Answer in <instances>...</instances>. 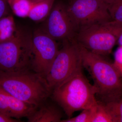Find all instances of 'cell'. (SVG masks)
<instances>
[{
    "label": "cell",
    "mask_w": 122,
    "mask_h": 122,
    "mask_svg": "<svg viewBox=\"0 0 122 122\" xmlns=\"http://www.w3.org/2000/svg\"><path fill=\"white\" fill-rule=\"evenodd\" d=\"M77 44L82 66L88 71L94 81L97 101L106 104L122 100V78L114 63Z\"/></svg>",
    "instance_id": "1"
},
{
    "label": "cell",
    "mask_w": 122,
    "mask_h": 122,
    "mask_svg": "<svg viewBox=\"0 0 122 122\" xmlns=\"http://www.w3.org/2000/svg\"><path fill=\"white\" fill-rule=\"evenodd\" d=\"M0 88L16 98L36 107L47 100L52 93L46 78L31 70L0 71Z\"/></svg>",
    "instance_id": "2"
},
{
    "label": "cell",
    "mask_w": 122,
    "mask_h": 122,
    "mask_svg": "<svg viewBox=\"0 0 122 122\" xmlns=\"http://www.w3.org/2000/svg\"><path fill=\"white\" fill-rule=\"evenodd\" d=\"M96 87L90 83L81 69L53 90L51 96L70 118L75 112L96 106Z\"/></svg>",
    "instance_id": "3"
},
{
    "label": "cell",
    "mask_w": 122,
    "mask_h": 122,
    "mask_svg": "<svg viewBox=\"0 0 122 122\" xmlns=\"http://www.w3.org/2000/svg\"><path fill=\"white\" fill-rule=\"evenodd\" d=\"M122 30V24L112 20L92 24L79 28L74 40L90 52L103 56L111 52Z\"/></svg>",
    "instance_id": "4"
},
{
    "label": "cell",
    "mask_w": 122,
    "mask_h": 122,
    "mask_svg": "<svg viewBox=\"0 0 122 122\" xmlns=\"http://www.w3.org/2000/svg\"><path fill=\"white\" fill-rule=\"evenodd\" d=\"M32 36L18 29L14 36L0 43V71L17 72L31 69Z\"/></svg>",
    "instance_id": "5"
},
{
    "label": "cell",
    "mask_w": 122,
    "mask_h": 122,
    "mask_svg": "<svg viewBox=\"0 0 122 122\" xmlns=\"http://www.w3.org/2000/svg\"><path fill=\"white\" fill-rule=\"evenodd\" d=\"M45 78L52 91L76 72L82 69L78 45L74 41L62 42Z\"/></svg>",
    "instance_id": "6"
},
{
    "label": "cell",
    "mask_w": 122,
    "mask_h": 122,
    "mask_svg": "<svg viewBox=\"0 0 122 122\" xmlns=\"http://www.w3.org/2000/svg\"><path fill=\"white\" fill-rule=\"evenodd\" d=\"M66 5L76 31L82 26L112 20L109 5L101 0H69Z\"/></svg>",
    "instance_id": "7"
},
{
    "label": "cell",
    "mask_w": 122,
    "mask_h": 122,
    "mask_svg": "<svg viewBox=\"0 0 122 122\" xmlns=\"http://www.w3.org/2000/svg\"><path fill=\"white\" fill-rule=\"evenodd\" d=\"M58 44L42 30L32 36L31 69L45 78L59 50Z\"/></svg>",
    "instance_id": "8"
},
{
    "label": "cell",
    "mask_w": 122,
    "mask_h": 122,
    "mask_svg": "<svg viewBox=\"0 0 122 122\" xmlns=\"http://www.w3.org/2000/svg\"><path fill=\"white\" fill-rule=\"evenodd\" d=\"M43 31L55 41H73L76 29L67 11L66 3L55 1Z\"/></svg>",
    "instance_id": "9"
},
{
    "label": "cell",
    "mask_w": 122,
    "mask_h": 122,
    "mask_svg": "<svg viewBox=\"0 0 122 122\" xmlns=\"http://www.w3.org/2000/svg\"><path fill=\"white\" fill-rule=\"evenodd\" d=\"M36 107L16 98L0 88V112L16 119L26 117Z\"/></svg>",
    "instance_id": "10"
},
{
    "label": "cell",
    "mask_w": 122,
    "mask_h": 122,
    "mask_svg": "<svg viewBox=\"0 0 122 122\" xmlns=\"http://www.w3.org/2000/svg\"><path fill=\"white\" fill-rule=\"evenodd\" d=\"M62 116L59 109L46 100L26 118L28 122H61Z\"/></svg>",
    "instance_id": "11"
},
{
    "label": "cell",
    "mask_w": 122,
    "mask_h": 122,
    "mask_svg": "<svg viewBox=\"0 0 122 122\" xmlns=\"http://www.w3.org/2000/svg\"><path fill=\"white\" fill-rule=\"evenodd\" d=\"M56 0H44L34 3L28 17L34 21H41L47 18Z\"/></svg>",
    "instance_id": "12"
},
{
    "label": "cell",
    "mask_w": 122,
    "mask_h": 122,
    "mask_svg": "<svg viewBox=\"0 0 122 122\" xmlns=\"http://www.w3.org/2000/svg\"><path fill=\"white\" fill-rule=\"evenodd\" d=\"M18 29L12 16L8 15L0 19V43L14 36Z\"/></svg>",
    "instance_id": "13"
},
{
    "label": "cell",
    "mask_w": 122,
    "mask_h": 122,
    "mask_svg": "<svg viewBox=\"0 0 122 122\" xmlns=\"http://www.w3.org/2000/svg\"><path fill=\"white\" fill-rule=\"evenodd\" d=\"M8 2L14 13L20 17L28 16L34 4L30 0H8Z\"/></svg>",
    "instance_id": "14"
},
{
    "label": "cell",
    "mask_w": 122,
    "mask_h": 122,
    "mask_svg": "<svg viewBox=\"0 0 122 122\" xmlns=\"http://www.w3.org/2000/svg\"><path fill=\"white\" fill-rule=\"evenodd\" d=\"M92 122H113L105 104L98 101L97 104L95 107Z\"/></svg>",
    "instance_id": "15"
},
{
    "label": "cell",
    "mask_w": 122,
    "mask_h": 122,
    "mask_svg": "<svg viewBox=\"0 0 122 122\" xmlns=\"http://www.w3.org/2000/svg\"><path fill=\"white\" fill-rule=\"evenodd\" d=\"M105 104L113 122H122V100Z\"/></svg>",
    "instance_id": "16"
},
{
    "label": "cell",
    "mask_w": 122,
    "mask_h": 122,
    "mask_svg": "<svg viewBox=\"0 0 122 122\" xmlns=\"http://www.w3.org/2000/svg\"><path fill=\"white\" fill-rule=\"evenodd\" d=\"M112 20L122 24V0H114L108 6Z\"/></svg>",
    "instance_id": "17"
},
{
    "label": "cell",
    "mask_w": 122,
    "mask_h": 122,
    "mask_svg": "<svg viewBox=\"0 0 122 122\" xmlns=\"http://www.w3.org/2000/svg\"><path fill=\"white\" fill-rule=\"evenodd\" d=\"M95 106L83 110L77 116L63 119L61 122H92Z\"/></svg>",
    "instance_id": "18"
},
{
    "label": "cell",
    "mask_w": 122,
    "mask_h": 122,
    "mask_svg": "<svg viewBox=\"0 0 122 122\" xmlns=\"http://www.w3.org/2000/svg\"><path fill=\"white\" fill-rule=\"evenodd\" d=\"M10 8L8 0H0V19L8 15Z\"/></svg>",
    "instance_id": "19"
},
{
    "label": "cell",
    "mask_w": 122,
    "mask_h": 122,
    "mask_svg": "<svg viewBox=\"0 0 122 122\" xmlns=\"http://www.w3.org/2000/svg\"><path fill=\"white\" fill-rule=\"evenodd\" d=\"M115 59L114 63L122 65V46H120L116 50L115 54Z\"/></svg>",
    "instance_id": "20"
},
{
    "label": "cell",
    "mask_w": 122,
    "mask_h": 122,
    "mask_svg": "<svg viewBox=\"0 0 122 122\" xmlns=\"http://www.w3.org/2000/svg\"><path fill=\"white\" fill-rule=\"evenodd\" d=\"M19 119H16L7 116L0 112V122H21Z\"/></svg>",
    "instance_id": "21"
},
{
    "label": "cell",
    "mask_w": 122,
    "mask_h": 122,
    "mask_svg": "<svg viewBox=\"0 0 122 122\" xmlns=\"http://www.w3.org/2000/svg\"><path fill=\"white\" fill-rule=\"evenodd\" d=\"M114 65L115 66L116 68L117 69L119 73H120V76L122 77V65H118V64H115L114 63Z\"/></svg>",
    "instance_id": "22"
},
{
    "label": "cell",
    "mask_w": 122,
    "mask_h": 122,
    "mask_svg": "<svg viewBox=\"0 0 122 122\" xmlns=\"http://www.w3.org/2000/svg\"><path fill=\"white\" fill-rule=\"evenodd\" d=\"M117 42L120 46H122V30L119 36Z\"/></svg>",
    "instance_id": "23"
},
{
    "label": "cell",
    "mask_w": 122,
    "mask_h": 122,
    "mask_svg": "<svg viewBox=\"0 0 122 122\" xmlns=\"http://www.w3.org/2000/svg\"><path fill=\"white\" fill-rule=\"evenodd\" d=\"M101 0L102 1H103L105 2L108 5H109L111 4V3L113 2L114 0Z\"/></svg>",
    "instance_id": "24"
},
{
    "label": "cell",
    "mask_w": 122,
    "mask_h": 122,
    "mask_svg": "<svg viewBox=\"0 0 122 122\" xmlns=\"http://www.w3.org/2000/svg\"><path fill=\"white\" fill-rule=\"evenodd\" d=\"M44 0H31V1L33 3H36V2H40Z\"/></svg>",
    "instance_id": "25"
},
{
    "label": "cell",
    "mask_w": 122,
    "mask_h": 122,
    "mask_svg": "<svg viewBox=\"0 0 122 122\" xmlns=\"http://www.w3.org/2000/svg\"></svg>",
    "instance_id": "26"
}]
</instances>
